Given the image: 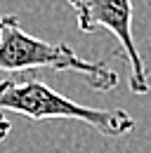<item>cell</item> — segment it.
Instances as JSON below:
<instances>
[{
    "instance_id": "obj_1",
    "label": "cell",
    "mask_w": 151,
    "mask_h": 153,
    "mask_svg": "<svg viewBox=\"0 0 151 153\" xmlns=\"http://www.w3.org/2000/svg\"><path fill=\"white\" fill-rule=\"evenodd\" d=\"M10 111L28 120H80L104 137H125L137 123L125 108H92L55 92L33 73H17L0 80V113Z\"/></svg>"
},
{
    "instance_id": "obj_2",
    "label": "cell",
    "mask_w": 151,
    "mask_h": 153,
    "mask_svg": "<svg viewBox=\"0 0 151 153\" xmlns=\"http://www.w3.org/2000/svg\"><path fill=\"white\" fill-rule=\"evenodd\" d=\"M38 68L69 71L85 78L94 92H111L118 87V73L102 61H87L76 54L66 42H47L19 24L17 14L0 17V71L5 73H33Z\"/></svg>"
},
{
    "instance_id": "obj_3",
    "label": "cell",
    "mask_w": 151,
    "mask_h": 153,
    "mask_svg": "<svg viewBox=\"0 0 151 153\" xmlns=\"http://www.w3.org/2000/svg\"><path fill=\"white\" fill-rule=\"evenodd\" d=\"M76 12V24L80 33H94L99 28L109 31L120 42L130 68L128 87L135 97L151 92V76L132 38V0H66Z\"/></svg>"
},
{
    "instance_id": "obj_4",
    "label": "cell",
    "mask_w": 151,
    "mask_h": 153,
    "mask_svg": "<svg viewBox=\"0 0 151 153\" xmlns=\"http://www.w3.org/2000/svg\"><path fill=\"white\" fill-rule=\"evenodd\" d=\"M10 132H12V123H10L5 115H0V141H5Z\"/></svg>"
}]
</instances>
